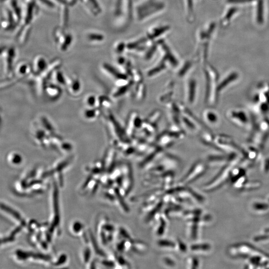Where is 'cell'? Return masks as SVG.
I'll return each mask as SVG.
<instances>
[{"mask_svg":"<svg viewBox=\"0 0 269 269\" xmlns=\"http://www.w3.org/2000/svg\"><path fill=\"white\" fill-rule=\"evenodd\" d=\"M227 253L233 258L245 260L246 268H269V255L249 243L232 245L228 247Z\"/></svg>","mask_w":269,"mask_h":269,"instance_id":"6da1fadb","label":"cell"},{"mask_svg":"<svg viewBox=\"0 0 269 269\" xmlns=\"http://www.w3.org/2000/svg\"><path fill=\"white\" fill-rule=\"evenodd\" d=\"M249 108L253 117L268 116L269 82L260 81L254 85L249 95Z\"/></svg>","mask_w":269,"mask_h":269,"instance_id":"7a4b0ae2","label":"cell"},{"mask_svg":"<svg viewBox=\"0 0 269 269\" xmlns=\"http://www.w3.org/2000/svg\"><path fill=\"white\" fill-rule=\"evenodd\" d=\"M1 26L4 31H16L21 20V5L17 0H1Z\"/></svg>","mask_w":269,"mask_h":269,"instance_id":"3957f363","label":"cell"},{"mask_svg":"<svg viewBox=\"0 0 269 269\" xmlns=\"http://www.w3.org/2000/svg\"><path fill=\"white\" fill-rule=\"evenodd\" d=\"M253 117V116H252ZM252 127L248 138V143L262 150L269 138V117H253Z\"/></svg>","mask_w":269,"mask_h":269,"instance_id":"277c9868","label":"cell"},{"mask_svg":"<svg viewBox=\"0 0 269 269\" xmlns=\"http://www.w3.org/2000/svg\"><path fill=\"white\" fill-rule=\"evenodd\" d=\"M225 117L235 126L250 131L252 127L253 118L249 111L242 107H233L225 112Z\"/></svg>","mask_w":269,"mask_h":269,"instance_id":"5b68a950","label":"cell"},{"mask_svg":"<svg viewBox=\"0 0 269 269\" xmlns=\"http://www.w3.org/2000/svg\"><path fill=\"white\" fill-rule=\"evenodd\" d=\"M219 77L216 71L212 68L206 71V88L205 102L209 107L215 106L220 96L218 91Z\"/></svg>","mask_w":269,"mask_h":269,"instance_id":"8992f818","label":"cell"},{"mask_svg":"<svg viewBox=\"0 0 269 269\" xmlns=\"http://www.w3.org/2000/svg\"><path fill=\"white\" fill-rule=\"evenodd\" d=\"M241 160L240 156L233 161L222 166L216 175L204 185L203 190L206 192L215 191L229 182L232 168Z\"/></svg>","mask_w":269,"mask_h":269,"instance_id":"52a82bcc","label":"cell"},{"mask_svg":"<svg viewBox=\"0 0 269 269\" xmlns=\"http://www.w3.org/2000/svg\"><path fill=\"white\" fill-rule=\"evenodd\" d=\"M212 148L218 151L225 153H236L241 155V146L231 136L225 134L214 135Z\"/></svg>","mask_w":269,"mask_h":269,"instance_id":"ba28073f","label":"cell"},{"mask_svg":"<svg viewBox=\"0 0 269 269\" xmlns=\"http://www.w3.org/2000/svg\"><path fill=\"white\" fill-rule=\"evenodd\" d=\"M38 6L36 0H23L21 4V20L19 26H31L38 13Z\"/></svg>","mask_w":269,"mask_h":269,"instance_id":"9c48e42d","label":"cell"},{"mask_svg":"<svg viewBox=\"0 0 269 269\" xmlns=\"http://www.w3.org/2000/svg\"><path fill=\"white\" fill-rule=\"evenodd\" d=\"M54 40L57 48L61 52H66L71 46L73 37L66 28L61 26L56 27L53 31Z\"/></svg>","mask_w":269,"mask_h":269,"instance_id":"30bf717a","label":"cell"},{"mask_svg":"<svg viewBox=\"0 0 269 269\" xmlns=\"http://www.w3.org/2000/svg\"><path fill=\"white\" fill-rule=\"evenodd\" d=\"M207 168V165L202 161L195 163L180 180L181 185H187L199 178L205 173Z\"/></svg>","mask_w":269,"mask_h":269,"instance_id":"8fae6325","label":"cell"},{"mask_svg":"<svg viewBox=\"0 0 269 269\" xmlns=\"http://www.w3.org/2000/svg\"><path fill=\"white\" fill-rule=\"evenodd\" d=\"M16 57V50L13 46L1 47L0 58L3 63L4 71L6 74L12 72L13 63Z\"/></svg>","mask_w":269,"mask_h":269,"instance_id":"7c38bea8","label":"cell"},{"mask_svg":"<svg viewBox=\"0 0 269 269\" xmlns=\"http://www.w3.org/2000/svg\"><path fill=\"white\" fill-rule=\"evenodd\" d=\"M240 79V74L236 71L229 72L219 80L218 91L220 95L223 93L236 85Z\"/></svg>","mask_w":269,"mask_h":269,"instance_id":"4fadbf2b","label":"cell"},{"mask_svg":"<svg viewBox=\"0 0 269 269\" xmlns=\"http://www.w3.org/2000/svg\"><path fill=\"white\" fill-rule=\"evenodd\" d=\"M261 149L259 148L248 143L241 146V155L248 162H255L261 157Z\"/></svg>","mask_w":269,"mask_h":269,"instance_id":"5bb4252c","label":"cell"},{"mask_svg":"<svg viewBox=\"0 0 269 269\" xmlns=\"http://www.w3.org/2000/svg\"><path fill=\"white\" fill-rule=\"evenodd\" d=\"M70 6H74L77 2H81L94 15H97L101 11L100 6L97 0H68Z\"/></svg>","mask_w":269,"mask_h":269,"instance_id":"9a60e30c","label":"cell"},{"mask_svg":"<svg viewBox=\"0 0 269 269\" xmlns=\"http://www.w3.org/2000/svg\"><path fill=\"white\" fill-rule=\"evenodd\" d=\"M49 63L47 59L42 55H38L34 58L31 66V71L35 74L44 72Z\"/></svg>","mask_w":269,"mask_h":269,"instance_id":"2e32d148","label":"cell"},{"mask_svg":"<svg viewBox=\"0 0 269 269\" xmlns=\"http://www.w3.org/2000/svg\"><path fill=\"white\" fill-rule=\"evenodd\" d=\"M204 120L209 126L216 127L220 122V116L218 112L210 107L203 113Z\"/></svg>","mask_w":269,"mask_h":269,"instance_id":"e0dca14e","label":"cell"},{"mask_svg":"<svg viewBox=\"0 0 269 269\" xmlns=\"http://www.w3.org/2000/svg\"><path fill=\"white\" fill-rule=\"evenodd\" d=\"M69 4H65L59 6L60 25V26L65 28H67L69 22Z\"/></svg>","mask_w":269,"mask_h":269,"instance_id":"ac0fdd59","label":"cell"},{"mask_svg":"<svg viewBox=\"0 0 269 269\" xmlns=\"http://www.w3.org/2000/svg\"><path fill=\"white\" fill-rule=\"evenodd\" d=\"M268 202L254 201L251 205V208L253 212L258 214L267 213L269 211V203Z\"/></svg>","mask_w":269,"mask_h":269,"instance_id":"d6986e66","label":"cell"},{"mask_svg":"<svg viewBox=\"0 0 269 269\" xmlns=\"http://www.w3.org/2000/svg\"><path fill=\"white\" fill-rule=\"evenodd\" d=\"M85 38L87 42L92 44L102 41L104 39V36L97 31L91 30L87 32Z\"/></svg>","mask_w":269,"mask_h":269,"instance_id":"ffe728a7","label":"cell"},{"mask_svg":"<svg viewBox=\"0 0 269 269\" xmlns=\"http://www.w3.org/2000/svg\"><path fill=\"white\" fill-rule=\"evenodd\" d=\"M190 250L197 253H207L211 251V245L208 243H198L191 245Z\"/></svg>","mask_w":269,"mask_h":269,"instance_id":"44dd1931","label":"cell"},{"mask_svg":"<svg viewBox=\"0 0 269 269\" xmlns=\"http://www.w3.org/2000/svg\"><path fill=\"white\" fill-rule=\"evenodd\" d=\"M147 249L146 244L141 241H132V246L131 250L134 252L140 254L146 252Z\"/></svg>","mask_w":269,"mask_h":269,"instance_id":"7402d4cb","label":"cell"},{"mask_svg":"<svg viewBox=\"0 0 269 269\" xmlns=\"http://www.w3.org/2000/svg\"><path fill=\"white\" fill-rule=\"evenodd\" d=\"M262 186L260 181L248 180L246 181L241 190L243 191H252L259 189Z\"/></svg>","mask_w":269,"mask_h":269,"instance_id":"603a6c76","label":"cell"},{"mask_svg":"<svg viewBox=\"0 0 269 269\" xmlns=\"http://www.w3.org/2000/svg\"><path fill=\"white\" fill-rule=\"evenodd\" d=\"M157 244L161 248L170 249L176 248V243L167 239L159 240L157 242Z\"/></svg>","mask_w":269,"mask_h":269,"instance_id":"cb8c5ba5","label":"cell"},{"mask_svg":"<svg viewBox=\"0 0 269 269\" xmlns=\"http://www.w3.org/2000/svg\"><path fill=\"white\" fill-rule=\"evenodd\" d=\"M115 195L117 196V198L119 201V203L124 211L125 212H128L129 211V208L125 202L124 199H123V196L119 191L118 188H116L115 190Z\"/></svg>","mask_w":269,"mask_h":269,"instance_id":"d4e9b609","label":"cell"},{"mask_svg":"<svg viewBox=\"0 0 269 269\" xmlns=\"http://www.w3.org/2000/svg\"><path fill=\"white\" fill-rule=\"evenodd\" d=\"M197 83L193 81L190 84L189 92V100L190 103L194 102L197 93Z\"/></svg>","mask_w":269,"mask_h":269,"instance_id":"484cf974","label":"cell"},{"mask_svg":"<svg viewBox=\"0 0 269 269\" xmlns=\"http://www.w3.org/2000/svg\"><path fill=\"white\" fill-rule=\"evenodd\" d=\"M190 225H189V235L190 238L192 239H196L197 238L198 234L199 224L195 222H188Z\"/></svg>","mask_w":269,"mask_h":269,"instance_id":"4316f807","label":"cell"},{"mask_svg":"<svg viewBox=\"0 0 269 269\" xmlns=\"http://www.w3.org/2000/svg\"><path fill=\"white\" fill-rule=\"evenodd\" d=\"M166 226V222L165 219L163 217L160 216L159 218L158 224L156 230V233L157 235L158 236L163 235L165 230Z\"/></svg>","mask_w":269,"mask_h":269,"instance_id":"83f0119b","label":"cell"},{"mask_svg":"<svg viewBox=\"0 0 269 269\" xmlns=\"http://www.w3.org/2000/svg\"><path fill=\"white\" fill-rule=\"evenodd\" d=\"M262 169L266 174H269V155L265 156L262 161Z\"/></svg>","mask_w":269,"mask_h":269,"instance_id":"f1b7e54d","label":"cell"},{"mask_svg":"<svg viewBox=\"0 0 269 269\" xmlns=\"http://www.w3.org/2000/svg\"><path fill=\"white\" fill-rule=\"evenodd\" d=\"M188 268L191 269H196L199 267V261L198 260L194 257L189 258L187 260Z\"/></svg>","mask_w":269,"mask_h":269,"instance_id":"f546056e","label":"cell"},{"mask_svg":"<svg viewBox=\"0 0 269 269\" xmlns=\"http://www.w3.org/2000/svg\"><path fill=\"white\" fill-rule=\"evenodd\" d=\"M176 248L181 253H185L187 251V247L186 244L180 239L176 241Z\"/></svg>","mask_w":269,"mask_h":269,"instance_id":"4dcf8cb0","label":"cell"},{"mask_svg":"<svg viewBox=\"0 0 269 269\" xmlns=\"http://www.w3.org/2000/svg\"><path fill=\"white\" fill-rule=\"evenodd\" d=\"M119 234L124 238V239L130 241L133 240L128 232L125 228L121 227L119 228Z\"/></svg>","mask_w":269,"mask_h":269,"instance_id":"1f68e13d","label":"cell"},{"mask_svg":"<svg viewBox=\"0 0 269 269\" xmlns=\"http://www.w3.org/2000/svg\"><path fill=\"white\" fill-rule=\"evenodd\" d=\"M162 260L163 263L167 266L172 267H174L176 265L174 260L170 257H164Z\"/></svg>","mask_w":269,"mask_h":269,"instance_id":"d6a6232c","label":"cell"},{"mask_svg":"<svg viewBox=\"0 0 269 269\" xmlns=\"http://www.w3.org/2000/svg\"><path fill=\"white\" fill-rule=\"evenodd\" d=\"M117 261L118 264L120 266H123L124 268H130V267H129V263L122 256H118L117 257Z\"/></svg>","mask_w":269,"mask_h":269,"instance_id":"836d02e7","label":"cell"},{"mask_svg":"<svg viewBox=\"0 0 269 269\" xmlns=\"http://www.w3.org/2000/svg\"><path fill=\"white\" fill-rule=\"evenodd\" d=\"M81 228V225L79 223H75L74 225L73 229L75 232H78Z\"/></svg>","mask_w":269,"mask_h":269,"instance_id":"e575fe53","label":"cell"},{"mask_svg":"<svg viewBox=\"0 0 269 269\" xmlns=\"http://www.w3.org/2000/svg\"><path fill=\"white\" fill-rule=\"evenodd\" d=\"M268 201L269 202V198H268Z\"/></svg>","mask_w":269,"mask_h":269,"instance_id":"d590c367","label":"cell"}]
</instances>
